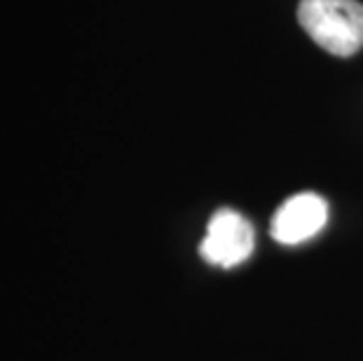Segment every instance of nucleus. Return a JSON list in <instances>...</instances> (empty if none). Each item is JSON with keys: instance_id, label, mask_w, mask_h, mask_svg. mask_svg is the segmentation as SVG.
<instances>
[{"instance_id": "obj_1", "label": "nucleus", "mask_w": 363, "mask_h": 361, "mask_svg": "<svg viewBox=\"0 0 363 361\" xmlns=\"http://www.w3.org/2000/svg\"><path fill=\"white\" fill-rule=\"evenodd\" d=\"M298 21L330 55L352 57L363 50V3L359 0H300Z\"/></svg>"}, {"instance_id": "obj_3", "label": "nucleus", "mask_w": 363, "mask_h": 361, "mask_svg": "<svg viewBox=\"0 0 363 361\" xmlns=\"http://www.w3.org/2000/svg\"><path fill=\"white\" fill-rule=\"evenodd\" d=\"M328 223V204L316 193H298L289 197L269 221V235L279 244L296 247L312 240Z\"/></svg>"}, {"instance_id": "obj_2", "label": "nucleus", "mask_w": 363, "mask_h": 361, "mask_svg": "<svg viewBox=\"0 0 363 361\" xmlns=\"http://www.w3.org/2000/svg\"><path fill=\"white\" fill-rule=\"evenodd\" d=\"M253 247H256V233L251 223L239 211L223 206L208 218L206 235L199 242V256L211 265L235 267L251 256Z\"/></svg>"}]
</instances>
